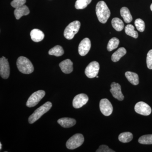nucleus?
Returning <instances> with one entry per match:
<instances>
[{
  "mask_svg": "<svg viewBox=\"0 0 152 152\" xmlns=\"http://www.w3.org/2000/svg\"><path fill=\"white\" fill-rule=\"evenodd\" d=\"M0 75L4 79L8 78L10 75V67L7 59L2 57L0 59Z\"/></svg>",
  "mask_w": 152,
  "mask_h": 152,
  "instance_id": "obj_8",
  "label": "nucleus"
},
{
  "mask_svg": "<svg viewBox=\"0 0 152 152\" xmlns=\"http://www.w3.org/2000/svg\"><path fill=\"white\" fill-rule=\"evenodd\" d=\"M112 25L114 28L118 31H122L124 27V24L123 21L117 18H114L112 20Z\"/></svg>",
  "mask_w": 152,
  "mask_h": 152,
  "instance_id": "obj_21",
  "label": "nucleus"
},
{
  "mask_svg": "<svg viewBox=\"0 0 152 152\" xmlns=\"http://www.w3.org/2000/svg\"><path fill=\"white\" fill-rule=\"evenodd\" d=\"M29 13L30 10L28 8L25 4L15 8L14 11V15L17 20H19L23 16L27 15Z\"/></svg>",
  "mask_w": 152,
  "mask_h": 152,
  "instance_id": "obj_15",
  "label": "nucleus"
},
{
  "mask_svg": "<svg viewBox=\"0 0 152 152\" xmlns=\"http://www.w3.org/2000/svg\"><path fill=\"white\" fill-rule=\"evenodd\" d=\"M146 62L148 68L152 69V50H150L147 54Z\"/></svg>",
  "mask_w": 152,
  "mask_h": 152,
  "instance_id": "obj_30",
  "label": "nucleus"
},
{
  "mask_svg": "<svg viewBox=\"0 0 152 152\" xmlns=\"http://www.w3.org/2000/svg\"><path fill=\"white\" fill-rule=\"evenodd\" d=\"M99 107L102 113L106 116H109L113 113V105L107 99H104L101 100L100 102Z\"/></svg>",
  "mask_w": 152,
  "mask_h": 152,
  "instance_id": "obj_10",
  "label": "nucleus"
},
{
  "mask_svg": "<svg viewBox=\"0 0 152 152\" xmlns=\"http://www.w3.org/2000/svg\"><path fill=\"white\" fill-rule=\"evenodd\" d=\"M96 12L99 21L102 23H105L110 16V11L104 1H100L97 3Z\"/></svg>",
  "mask_w": 152,
  "mask_h": 152,
  "instance_id": "obj_1",
  "label": "nucleus"
},
{
  "mask_svg": "<svg viewBox=\"0 0 152 152\" xmlns=\"http://www.w3.org/2000/svg\"><path fill=\"white\" fill-rule=\"evenodd\" d=\"M134 110L137 113L144 116L149 115L152 112L150 106L143 102L137 103L135 106Z\"/></svg>",
  "mask_w": 152,
  "mask_h": 152,
  "instance_id": "obj_9",
  "label": "nucleus"
},
{
  "mask_svg": "<svg viewBox=\"0 0 152 152\" xmlns=\"http://www.w3.org/2000/svg\"><path fill=\"white\" fill-rule=\"evenodd\" d=\"M30 36L31 39L36 42H41L45 37L44 33L38 29H34L32 30L30 33Z\"/></svg>",
  "mask_w": 152,
  "mask_h": 152,
  "instance_id": "obj_16",
  "label": "nucleus"
},
{
  "mask_svg": "<svg viewBox=\"0 0 152 152\" xmlns=\"http://www.w3.org/2000/svg\"><path fill=\"white\" fill-rule=\"evenodd\" d=\"M126 50L125 48H120L112 55L111 57L112 61L114 62L118 61L122 57L126 54Z\"/></svg>",
  "mask_w": 152,
  "mask_h": 152,
  "instance_id": "obj_19",
  "label": "nucleus"
},
{
  "mask_svg": "<svg viewBox=\"0 0 152 152\" xmlns=\"http://www.w3.org/2000/svg\"><path fill=\"white\" fill-rule=\"evenodd\" d=\"M99 64L97 62H91L85 69V74L88 77L93 78L97 76L99 70Z\"/></svg>",
  "mask_w": 152,
  "mask_h": 152,
  "instance_id": "obj_7",
  "label": "nucleus"
},
{
  "mask_svg": "<svg viewBox=\"0 0 152 152\" xmlns=\"http://www.w3.org/2000/svg\"><path fill=\"white\" fill-rule=\"evenodd\" d=\"M2 149V144L1 142L0 143V149L1 150Z\"/></svg>",
  "mask_w": 152,
  "mask_h": 152,
  "instance_id": "obj_32",
  "label": "nucleus"
},
{
  "mask_svg": "<svg viewBox=\"0 0 152 152\" xmlns=\"http://www.w3.org/2000/svg\"><path fill=\"white\" fill-rule=\"evenodd\" d=\"M88 99V97L87 95L84 94H79L74 98L73 106L75 108H80L86 104Z\"/></svg>",
  "mask_w": 152,
  "mask_h": 152,
  "instance_id": "obj_11",
  "label": "nucleus"
},
{
  "mask_svg": "<svg viewBox=\"0 0 152 152\" xmlns=\"http://www.w3.org/2000/svg\"><path fill=\"white\" fill-rule=\"evenodd\" d=\"M49 54L59 57L62 56L64 54V50L62 47L60 45H56L52 48L49 50Z\"/></svg>",
  "mask_w": 152,
  "mask_h": 152,
  "instance_id": "obj_22",
  "label": "nucleus"
},
{
  "mask_svg": "<svg viewBox=\"0 0 152 152\" xmlns=\"http://www.w3.org/2000/svg\"><path fill=\"white\" fill-rule=\"evenodd\" d=\"M80 27V23L79 21H75L70 23L66 27L64 31V36L67 39H72L75 35L79 31Z\"/></svg>",
  "mask_w": 152,
  "mask_h": 152,
  "instance_id": "obj_4",
  "label": "nucleus"
},
{
  "mask_svg": "<svg viewBox=\"0 0 152 152\" xmlns=\"http://www.w3.org/2000/svg\"><path fill=\"white\" fill-rule=\"evenodd\" d=\"M139 142L143 145L152 144V134L145 135L141 137L138 140Z\"/></svg>",
  "mask_w": 152,
  "mask_h": 152,
  "instance_id": "obj_27",
  "label": "nucleus"
},
{
  "mask_svg": "<svg viewBox=\"0 0 152 152\" xmlns=\"http://www.w3.org/2000/svg\"><path fill=\"white\" fill-rule=\"evenodd\" d=\"M84 142L83 136L80 134H76L69 139L66 146L69 149L74 150L80 146Z\"/></svg>",
  "mask_w": 152,
  "mask_h": 152,
  "instance_id": "obj_5",
  "label": "nucleus"
},
{
  "mask_svg": "<svg viewBox=\"0 0 152 152\" xmlns=\"http://www.w3.org/2000/svg\"><path fill=\"white\" fill-rule=\"evenodd\" d=\"M96 152H115V151L111 149L106 145H102L100 146L99 148L96 151Z\"/></svg>",
  "mask_w": 152,
  "mask_h": 152,
  "instance_id": "obj_31",
  "label": "nucleus"
},
{
  "mask_svg": "<svg viewBox=\"0 0 152 152\" xmlns=\"http://www.w3.org/2000/svg\"><path fill=\"white\" fill-rule=\"evenodd\" d=\"M58 123L63 127L69 128L75 126L76 124V121L75 119L71 118H64L58 120Z\"/></svg>",
  "mask_w": 152,
  "mask_h": 152,
  "instance_id": "obj_17",
  "label": "nucleus"
},
{
  "mask_svg": "<svg viewBox=\"0 0 152 152\" xmlns=\"http://www.w3.org/2000/svg\"><path fill=\"white\" fill-rule=\"evenodd\" d=\"M92 0H77L75 4L77 10H83L86 8L91 2Z\"/></svg>",
  "mask_w": 152,
  "mask_h": 152,
  "instance_id": "obj_26",
  "label": "nucleus"
},
{
  "mask_svg": "<svg viewBox=\"0 0 152 152\" xmlns=\"http://www.w3.org/2000/svg\"><path fill=\"white\" fill-rule=\"evenodd\" d=\"M110 91L112 93L113 96L119 101H123L124 99V96L121 91V85L118 83H112L111 85V89Z\"/></svg>",
  "mask_w": 152,
  "mask_h": 152,
  "instance_id": "obj_12",
  "label": "nucleus"
},
{
  "mask_svg": "<svg viewBox=\"0 0 152 152\" xmlns=\"http://www.w3.org/2000/svg\"><path fill=\"white\" fill-rule=\"evenodd\" d=\"M134 23L138 31L141 32L144 31L145 29V23L143 20L140 18L136 19Z\"/></svg>",
  "mask_w": 152,
  "mask_h": 152,
  "instance_id": "obj_28",
  "label": "nucleus"
},
{
  "mask_svg": "<svg viewBox=\"0 0 152 152\" xmlns=\"http://www.w3.org/2000/svg\"><path fill=\"white\" fill-rule=\"evenodd\" d=\"M91 48V41L88 38H85L79 44L78 48L79 54L82 56H86L89 51Z\"/></svg>",
  "mask_w": 152,
  "mask_h": 152,
  "instance_id": "obj_13",
  "label": "nucleus"
},
{
  "mask_svg": "<svg viewBox=\"0 0 152 152\" xmlns=\"http://www.w3.org/2000/svg\"><path fill=\"white\" fill-rule=\"evenodd\" d=\"M72 62L70 60L66 59L63 61L59 64L61 70L65 74H70L73 70Z\"/></svg>",
  "mask_w": 152,
  "mask_h": 152,
  "instance_id": "obj_14",
  "label": "nucleus"
},
{
  "mask_svg": "<svg viewBox=\"0 0 152 152\" xmlns=\"http://www.w3.org/2000/svg\"><path fill=\"white\" fill-rule=\"evenodd\" d=\"M17 66L19 71L23 74H31L34 71L32 64L28 59L25 57H19L17 60Z\"/></svg>",
  "mask_w": 152,
  "mask_h": 152,
  "instance_id": "obj_2",
  "label": "nucleus"
},
{
  "mask_svg": "<svg viewBox=\"0 0 152 152\" xmlns=\"http://www.w3.org/2000/svg\"><path fill=\"white\" fill-rule=\"evenodd\" d=\"M26 0H13L11 3V6L15 8L19 7L26 4Z\"/></svg>",
  "mask_w": 152,
  "mask_h": 152,
  "instance_id": "obj_29",
  "label": "nucleus"
},
{
  "mask_svg": "<svg viewBox=\"0 0 152 152\" xmlns=\"http://www.w3.org/2000/svg\"><path fill=\"white\" fill-rule=\"evenodd\" d=\"M120 12L121 16L123 18L125 23H129L132 21L133 20L132 17L128 8L123 7L121 9Z\"/></svg>",
  "mask_w": 152,
  "mask_h": 152,
  "instance_id": "obj_20",
  "label": "nucleus"
},
{
  "mask_svg": "<svg viewBox=\"0 0 152 152\" xmlns=\"http://www.w3.org/2000/svg\"><path fill=\"white\" fill-rule=\"evenodd\" d=\"M119 40L118 38L113 37L109 41L107 46V49L108 51H112L113 50L117 48L119 44Z\"/></svg>",
  "mask_w": 152,
  "mask_h": 152,
  "instance_id": "obj_25",
  "label": "nucleus"
},
{
  "mask_svg": "<svg viewBox=\"0 0 152 152\" xmlns=\"http://www.w3.org/2000/svg\"><path fill=\"white\" fill-rule=\"evenodd\" d=\"M45 95V92L43 90L37 91L30 96L26 102L27 107H32L37 105Z\"/></svg>",
  "mask_w": 152,
  "mask_h": 152,
  "instance_id": "obj_6",
  "label": "nucleus"
},
{
  "mask_svg": "<svg viewBox=\"0 0 152 152\" xmlns=\"http://www.w3.org/2000/svg\"><path fill=\"white\" fill-rule=\"evenodd\" d=\"M125 76L128 81L133 85L137 86L139 83L138 75L135 73L131 72H127L125 73Z\"/></svg>",
  "mask_w": 152,
  "mask_h": 152,
  "instance_id": "obj_18",
  "label": "nucleus"
},
{
  "mask_svg": "<svg viewBox=\"0 0 152 152\" xmlns=\"http://www.w3.org/2000/svg\"><path fill=\"white\" fill-rule=\"evenodd\" d=\"M133 138L132 134L129 132L121 133L118 137L120 141L123 143L129 142L132 140Z\"/></svg>",
  "mask_w": 152,
  "mask_h": 152,
  "instance_id": "obj_23",
  "label": "nucleus"
},
{
  "mask_svg": "<svg viewBox=\"0 0 152 152\" xmlns=\"http://www.w3.org/2000/svg\"><path fill=\"white\" fill-rule=\"evenodd\" d=\"M52 104L50 102H47L35 111L29 117L28 122L30 124H32L39 120L44 114L46 113L51 108Z\"/></svg>",
  "mask_w": 152,
  "mask_h": 152,
  "instance_id": "obj_3",
  "label": "nucleus"
},
{
  "mask_svg": "<svg viewBox=\"0 0 152 152\" xmlns=\"http://www.w3.org/2000/svg\"><path fill=\"white\" fill-rule=\"evenodd\" d=\"M96 77L97 78H99V76H97Z\"/></svg>",
  "mask_w": 152,
  "mask_h": 152,
  "instance_id": "obj_34",
  "label": "nucleus"
},
{
  "mask_svg": "<svg viewBox=\"0 0 152 152\" xmlns=\"http://www.w3.org/2000/svg\"><path fill=\"white\" fill-rule=\"evenodd\" d=\"M125 33L128 35L137 39L138 37V33L135 31L134 27L133 25L129 24L126 26L125 28Z\"/></svg>",
  "mask_w": 152,
  "mask_h": 152,
  "instance_id": "obj_24",
  "label": "nucleus"
},
{
  "mask_svg": "<svg viewBox=\"0 0 152 152\" xmlns=\"http://www.w3.org/2000/svg\"><path fill=\"white\" fill-rule=\"evenodd\" d=\"M150 8H151V10L152 11V4H151V7H150Z\"/></svg>",
  "mask_w": 152,
  "mask_h": 152,
  "instance_id": "obj_33",
  "label": "nucleus"
}]
</instances>
